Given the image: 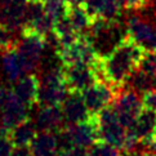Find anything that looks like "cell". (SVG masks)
<instances>
[{"label": "cell", "instance_id": "cell-12", "mask_svg": "<svg viewBox=\"0 0 156 156\" xmlns=\"http://www.w3.org/2000/svg\"><path fill=\"white\" fill-rule=\"evenodd\" d=\"M27 0H0V23L10 31H21L25 23Z\"/></svg>", "mask_w": 156, "mask_h": 156}, {"label": "cell", "instance_id": "cell-27", "mask_svg": "<svg viewBox=\"0 0 156 156\" xmlns=\"http://www.w3.org/2000/svg\"><path fill=\"white\" fill-rule=\"evenodd\" d=\"M142 103L143 107H147L156 112V88L142 94Z\"/></svg>", "mask_w": 156, "mask_h": 156}, {"label": "cell", "instance_id": "cell-23", "mask_svg": "<svg viewBox=\"0 0 156 156\" xmlns=\"http://www.w3.org/2000/svg\"><path fill=\"white\" fill-rule=\"evenodd\" d=\"M69 7L70 4L67 3V0H45L44 2V9L53 21L65 17L67 14Z\"/></svg>", "mask_w": 156, "mask_h": 156}, {"label": "cell", "instance_id": "cell-18", "mask_svg": "<svg viewBox=\"0 0 156 156\" xmlns=\"http://www.w3.org/2000/svg\"><path fill=\"white\" fill-rule=\"evenodd\" d=\"M66 17L79 35H88L94 22V18L89 14L84 5H70Z\"/></svg>", "mask_w": 156, "mask_h": 156}, {"label": "cell", "instance_id": "cell-10", "mask_svg": "<svg viewBox=\"0 0 156 156\" xmlns=\"http://www.w3.org/2000/svg\"><path fill=\"white\" fill-rule=\"evenodd\" d=\"M116 94V89L106 81L97 80L94 84L87 88L81 93L84 102L92 115L98 114L101 110L112 105Z\"/></svg>", "mask_w": 156, "mask_h": 156}, {"label": "cell", "instance_id": "cell-19", "mask_svg": "<svg viewBox=\"0 0 156 156\" xmlns=\"http://www.w3.org/2000/svg\"><path fill=\"white\" fill-rule=\"evenodd\" d=\"M36 133H37V126L35 121L31 118H29L25 121L20 122L18 125H16L14 128H12L9 132H7V134L12 139L14 146H30L32 139L36 136Z\"/></svg>", "mask_w": 156, "mask_h": 156}, {"label": "cell", "instance_id": "cell-8", "mask_svg": "<svg viewBox=\"0 0 156 156\" xmlns=\"http://www.w3.org/2000/svg\"><path fill=\"white\" fill-rule=\"evenodd\" d=\"M126 35L146 51H156V22L134 12L125 22Z\"/></svg>", "mask_w": 156, "mask_h": 156}, {"label": "cell", "instance_id": "cell-5", "mask_svg": "<svg viewBox=\"0 0 156 156\" xmlns=\"http://www.w3.org/2000/svg\"><path fill=\"white\" fill-rule=\"evenodd\" d=\"M98 139L106 141L121 150L126 137V128L121 124L118 111L112 105L96 114Z\"/></svg>", "mask_w": 156, "mask_h": 156}, {"label": "cell", "instance_id": "cell-4", "mask_svg": "<svg viewBox=\"0 0 156 156\" xmlns=\"http://www.w3.org/2000/svg\"><path fill=\"white\" fill-rule=\"evenodd\" d=\"M69 93L70 92L61 71V63L59 66H49L43 72L40 79L39 106L61 105Z\"/></svg>", "mask_w": 156, "mask_h": 156}, {"label": "cell", "instance_id": "cell-15", "mask_svg": "<svg viewBox=\"0 0 156 156\" xmlns=\"http://www.w3.org/2000/svg\"><path fill=\"white\" fill-rule=\"evenodd\" d=\"M0 71H3L9 83L17 81L20 77L27 74L23 59L16 45L0 52Z\"/></svg>", "mask_w": 156, "mask_h": 156}, {"label": "cell", "instance_id": "cell-9", "mask_svg": "<svg viewBox=\"0 0 156 156\" xmlns=\"http://www.w3.org/2000/svg\"><path fill=\"white\" fill-rule=\"evenodd\" d=\"M61 71H62L69 92L83 93L87 88H89L98 80L97 74L92 65H87V63L61 65Z\"/></svg>", "mask_w": 156, "mask_h": 156}, {"label": "cell", "instance_id": "cell-35", "mask_svg": "<svg viewBox=\"0 0 156 156\" xmlns=\"http://www.w3.org/2000/svg\"><path fill=\"white\" fill-rule=\"evenodd\" d=\"M34 2H40V3H44L45 0H34Z\"/></svg>", "mask_w": 156, "mask_h": 156}, {"label": "cell", "instance_id": "cell-28", "mask_svg": "<svg viewBox=\"0 0 156 156\" xmlns=\"http://www.w3.org/2000/svg\"><path fill=\"white\" fill-rule=\"evenodd\" d=\"M58 156H89L88 148L81 147V146H71L66 150L59 151Z\"/></svg>", "mask_w": 156, "mask_h": 156}, {"label": "cell", "instance_id": "cell-2", "mask_svg": "<svg viewBox=\"0 0 156 156\" xmlns=\"http://www.w3.org/2000/svg\"><path fill=\"white\" fill-rule=\"evenodd\" d=\"M85 36L92 41L99 57H105L112 52L114 48L126 36V27L124 29L119 20L110 21L97 18L94 20L90 30Z\"/></svg>", "mask_w": 156, "mask_h": 156}, {"label": "cell", "instance_id": "cell-31", "mask_svg": "<svg viewBox=\"0 0 156 156\" xmlns=\"http://www.w3.org/2000/svg\"><path fill=\"white\" fill-rule=\"evenodd\" d=\"M8 93H9V89L5 87L2 80H0V108H2V106L4 105L5 102V99H7V96H8Z\"/></svg>", "mask_w": 156, "mask_h": 156}, {"label": "cell", "instance_id": "cell-17", "mask_svg": "<svg viewBox=\"0 0 156 156\" xmlns=\"http://www.w3.org/2000/svg\"><path fill=\"white\" fill-rule=\"evenodd\" d=\"M32 156H58L59 144L57 133L49 130H40L30 143Z\"/></svg>", "mask_w": 156, "mask_h": 156}, {"label": "cell", "instance_id": "cell-22", "mask_svg": "<svg viewBox=\"0 0 156 156\" xmlns=\"http://www.w3.org/2000/svg\"><path fill=\"white\" fill-rule=\"evenodd\" d=\"M89 156H122V151L102 139H97L88 150Z\"/></svg>", "mask_w": 156, "mask_h": 156}, {"label": "cell", "instance_id": "cell-34", "mask_svg": "<svg viewBox=\"0 0 156 156\" xmlns=\"http://www.w3.org/2000/svg\"><path fill=\"white\" fill-rule=\"evenodd\" d=\"M152 139L156 142V126H155V130H154V134H152Z\"/></svg>", "mask_w": 156, "mask_h": 156}, {"label": "cell", "instance_id": "cell-6", "mask_svg": "<svg viewBox=\"0 0 156 156\" xmlns=\"http://www.w3.org/2000/svg\"><path fill=\"white\" fill-rule=\"evenodd\" d=\"M112 106L118 111L121 124L126 129L133 128L136 119L143 108L142 98L139 97V93L126 85H122L121 88L116 89Z\"/></svg>", "mask_w": 156, "mask_h": 156}, {"label": "cell", "instance_id": "cell-24", "mask_svg": "<svg viewBox=\"0 0 156 156\" xmlns=\"http://www.w3.org/2000/svg\"><path fill=\"white\" fill-rule=\"evenodd\" d=\"M121 9L128 12H141L151 7L152 0H116Z\"/></svg>", "mask_w": 156, "mask_h": 156}, {"label": "cell", "instance_id": "cell-11", "mask_svg": "<svg viewBox=\"0 0 156 156\" xmlns=\"http://www.w3.org/2000/svg\"><path fill=\"white\" fill-rule=\"evenodd\" d=\"M2 122L5 132H9L12 128L18 125L20 122L29 119V110L30 107L23 103L21 99L13 93L12 89H9L4 105L2 106Z\"/></svg>", "mask_w": 156, "mask_h": 156}, {"label": "cell", "instance_id": "cell-29", "mask_svg": "<svg viewBox=\"0 0 156 156\" xmlns=\"http://www.w3.org/2000/svg\"><path fill=\"white\" fill-rule=\"evenodd\" d=\"M12 156H32L30 146H14Z\"/></svg>", "mask_w": 156, "mask_h": 156}, {"label": "cell", "instance_id": "cell-33", "mask_svg": "<svg viewBox=\"0 0 156 156\" xmlns=\"http://www.w3.org/2000/svg\"><path fill=\"white\" fill-rule=\"evenodd\" d=\"M4 133H7L4 129V126H3V122H2V118H0V136H3Z\"/></svg>", "mask_w": 156, "mask_h": 156}, {"label": "cell", "instance_id": "cell-30", "mask_svg": "<svg viewBox=\"0 0 156 156\" xmlns=\"http://www.w3.org/2000/svg\"><path fill=\"white\" fill-rule=\"evenodd\" d=\"M122 156H156V154L151 152V151H147L144 148H137L132 152H126V154H122Z\"/></svg>", "mask_w": 156, "mask_h": 156}, {"label": "cell", "instance_id": "cell-21", "mask_svg": "<svg viewBox=\"0 0 156 156\" xmlns=\"http://www.w3.org/2000/svg\"><path fill=\"white\" fill-rule=\"evenodd\" d=\"M124 85L134 89V90L138 92L139 94H144V93H147V92L156 88V81L144 70L138 67L130 75V77L126 80V83Z\"/></svg>", "mask_w": 156, "mask_h": 156}, {"label": "cell", "instance_id": "cell-1", "mask_svg": "<svg viewBox=\"0 0 156 156\" xmlns=\"http://www.w3.org/2000/svg\"><path fill=\"white\" fill-rule=\"evenodd\" d=\"M144 53L146 49L126 35L112 52L105 57H98L92 66L98 80L106 81L115 89H119L141 66Z\"/></svg>", "mask_w": 156, "mask_h": 156}, {"label": "cell", "instance_id": "cell-20", "mask_svg": "<svg viewBox=\"0 0 156 156\" xmlns=\"http://www.w3.org/2000/svg\"><path fill=\"white\" fill-rule=\"evenodd\" d=\"M155 126H156V112L147 107H143L142 111L139 112L138 118L136 119L133 129L136 130L139 139L143 141V139H148L152 137Z\"/></svg>", "mask_w": 156, "mask_h": 156}, {"label": "cell", "instance_id": "cell-25", "mask_svg": "<svg viewBox=\"0 0 156 156\" xmlns=\"http://www.w3.org/2000/svg\"><path fill=\"white\" fill-rule=\"evenodd\" d=\"M16 43H17V39L14 37V32L0 23V52L16 45Z\"/></svg>", "mask_w": 156, "mask_h": 156}, {"label": "cell", "instance_id": "cell-13", "mask_svg": "<svg viewBox=\"0 0 156 156\" xmlns=\"http://www.w3.org/2000/svg\"><path fill=\"white\" fill-rule=\"evenodd\" d=\"M35 124L39 130L58 133L67 125V122L65 120L61 105H45L40 106V108H39Z\"/></svg>", "mask_w": 156, "mask_h": 156}, {"label": "cell", "instance_id": "cell-16", "mask_svg": "<svg viewBox=\"0 0 156 156\" xmlns=\"http://www.w3.org/2000/svg\"><path fill=\"white\" fill-rule=\"evenodd\" d=\"M61 107H62V112L67 124H75V122L87 120L92 116L81 93L70 92L65 101L61 103Z\"/></svg>", "mask_w": 156, "mask_h": 156}, {"label": "cell", "instance_id": "cell-32", "mask_svg": "<svg viewBox=\"0 0 156 156\" xmlns=\"http://www.w3.org/2000/svg\"><path fill=\"white\" fill-rule=\"evenodd\" d=\"M85 0H67V3L70 5H83Z\"/></svg>", "mask_w": 156, "mask_h": 156}, {"label": "cell", "instance_id": "cell-3", "mask_svg": "<svg viewBox=\"0 0 156 156\" xmlns=\"http://www.w3.org/2000/svg\"><path fill=\"white\" fill-rule=\"evenodd\" d=\"M47 45L45 36L30 30H21V39H17L16 48L23 59L27 74L35 72L41 66Z\"/></svg>", "mask_w": 156, "mask_h": 156}, {"label": "cell", "instance_id": "cell-7", "mask_svg": "<svg viewBox=\"0 0 156 156\" xmlns=\"http://www.w3.org/2000/svg\"><path fill=\"white\" fill-rule=\"evenodd\" d=\"M55 55H57V59L59 61L61 65H93L99 57L92 41L85 35L79 36V39L69 47L57 48L55 49Z\"/></svg>", "mask_w": 156, "mask_h": 156}, {"label": "cell", "instance_id": "cell-14", "mask_svg": "<svg viewBox=\"0 0 156 156\" xmlns=\"http://www.w3.org/2000/svg\"><path fill=\"white\" fill-rule=\"evenodd\" d=\"M13 93L29 107L39 105V93H40V77L35 72L26 74L17 81H14Z\"/></svg>", "mask_w": 156, "mask_h": 156}, {"label": "cell", "instance_id": "cell-26", "mask_svg": "<svg viewBox=\"0 0 156 156\" xmlns=\"http://www.w3.org/2000/svg\"><path fill=\"white\" fill-rule=\"evenodd\" d=\"M14 150V143L7 133L0 136V156H12Z\"/></svg>", "mask_w": 156, "mask_h": 156}]
</instances>
